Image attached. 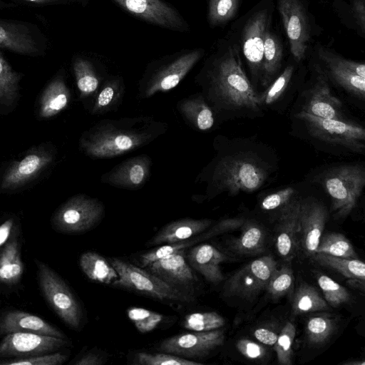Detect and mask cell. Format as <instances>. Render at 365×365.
<instances>
[{
    "label": "cell",
    "instance_id": "obj_1",
    "mask_svg": "<svg viewBox=\"0 0 365 365\" xmlns=\"http://www.w3.org/2000/svg\"><path fill=\"white\" fill-rule=\"evenodd\" d=\"M209 95L217 108L231 115L257 114L258 95L246 76L237 48L230 46L217 56L207 71Z\"/></svg>",
    "mask_w": 365,
    "mask_h": 365
},
{
    "label": "cell",
    "instance_id": "obj_2",
    "mask_svg": "<svg viewBox=\"0 0 365 365\" xmlns=\"http://www.w3.org/2000/svg\"><path fill=\"white\" fill-rule=\"evenodd\" d=\"M163 128L145 118L103 120L82 135L80 146L92 158H113L149 143Z\"/></svg>",
    "mask_w": 365,
    "mask_h": 365
},
{
    "label": "cell",
    "instance_id": "obj_3",
    "mask_svg": "<svg viewBox=\"0 0 365 365\" xmlns=\"http://www.w3.org/2000/svg\"><path fill=\"white\" fill-rule=\"evenodd\" d=\"M269 176L268 165L252 154H236L222 159L216 167L213 181L221 191L235 195L260 188Z\"/></svg>",
    "mask_w": 365,
    "mask_h": 365
},
{
    "label": "cell",
    "instance_id": "obj_4",
    "mask_svg": "<svg viewBox=\"0 0 365 365\" xmlns=\"http://www.w3.org/2000/svg\"><path fill=\"white\" fill-rule=\"evenodd\" d=\"M110 264L118 274V279L111 285L137 292L161 301L191 303L195 300L192 294L181 291L166 283L148 270L113 257Z\"/></svg>",
    "mask_w": 365,
    "mask_h": 365
},
{
    "label": "cell",
    "instance_id": "obj_5",
    "mask_svg": "<svg viewBox=\"0 0 365 365\" xmlns=\"http://www.w3.org/2000/svg\"><path fill=\"white\" fill-rule=\"evenodd\" d=\"M322 184L331 200L334 217L348 216L354 209L365 185V170L359 165L334 168L324 175Z\"/></svg>",
    "mask_w": 365,
    "mask_h": 365
},
{
    "label": "cell",
    "instance_id": "obj_6",
    "mask_svg": "<svg viewBox=\"0 0 365 365\" xmlns=\"http://www.w3.org/2000/svg\"><path fill=\"white\" fill-rule=\"evenodd\" d=\"M37 268V280L45 299L69 327H80L83 317L81 304L73 292L61 277L43 262L34 259Z\"/></svg>",
    "mask_w": 365,
    "mask_h": 365
},
{
    "label": "cell",
    "instance_id": "obj_7",
    "mask_svg": "<svg viewBox=\"0 0 365 365\" xmlns=\"http://www.w3.org/2000/svg\"><path fill=\"white\" fill-rule=\"evenodd\" d=\"M103 214L104 206L101 201L86 195H76L53 212L51 223L58 232L78 234L96 226Z\"/></svg>",
    "mask_w": 365,
    "mask_h": 365
},
{
    "label": "cell",
    "instance_id": "obj_8",
    "mask_svg": "<svg viewBox=\"0 0 365 365\" xmlns=\"http://www.w3.org/2000/svg\"><path fill=\"white\" fill-rule=\"evenodd\" d=\"M296 117L304 122L310 135L315 138L343 146L354 153H364L365 130L360 125L349 120L322 118L302 110Z\"/></svg>",
    "mask_w": 365,
    "mask_h": 365
},
{
    "label": "cell",
    "instance_id": "obj_9",
    "mask_svg": "<svg viewBox=\"0 0 365 365\" xmlns=\"http://www.w3.org/2000/svg\"><path fill=\"white\" fill-rule=\"evenodd\" d=\"M277 266V262L271 255L250 262L227 280L225 284V294L247 300L255 299L266 289Z\"/></svg>",
    "mask_w": 365,
    "mask_h": 365
},
{
    "label": "cell",
    "instance_id": "obj_10",
    "mask_svg": "<svg viewBox=\"0 0 365 365\" xmlns=\"http://www.w3.org/2000/svg\"><path fill=\"white\" fill-rule=\"evenodd\" d=\"M53 160V152L45 145L32 148L7 167L1 178L0 192H13L22 188L38 177Z\"/></svg>",
    "mask_w": 365,
    "mask_h": 365
},
{
    "label": "cell",
    "instance_id": "obj_11",
    "mask_svg": "<svg viewBox=\"0 0 365 365\" xmlns=\"http://www.w3.org/2000/svg\"><path fill=\"white\" fill-rule=\"evenodd\" d=\"M123 10L148 24L178 32L189 29L178 11L164 0H112Z\"/></svg>",
    "mask_w": 365,
    "mask_h": 365
},
{
    "label": "cell",
    "instance_id": "obj_12",
    "mask_svg": "<svg viewBox=\"0 0 365 365\" xmlns=\"http://www.w3.org/2000/svg\"><path fill=\"white\" fill-rule=\"evenodd\" d=\"M68 339L27 332L6 334L0 341V358L26 357L57 351L69 346Z\"/></svg>",
    "mask_w": 365,
    "mask_h": 365
},
{
    "label": "cell",
    "instance_id": "obj_13",
    "mask_svg": "<svg viewBox=\"0 0 365 365\" xmlns=\"http://www.w3.org/2000/svg\"><path fill=\"white\" fill-rule=\"evenodd\" d=\"M203 53L202 49L195 48L170 56L168 61L152 75L146 88L145 96L175 88L199 61Z\"/></svg>",
    "mask_w": 365,
    "mask_h": 365
},
{
    "label": "cell",
    "instance_id": "obj_14",
    "mask_svg": "<svg viewBox=\"0 0 365 365\" xmlns=\"http://www.w3.org/2000/svg\"><path fill=\"white\" fill-rule=\"evenodd\" d=\"M224 340L225 331L220 329L195 331L167 338L160 344L159 349L183 358L202 357L222 345Z\"/></svg>",
    "mask_w": 365,
    "mask_h": 365
},
{
    "label": "cell",
    "instance_id": "obj_15",
    "mask_svg": "<svg viewBox=\"0 0 365 365\" xmlns=\"http://www.w3.org/2000/svg\"><path fill=\"white\" fill-rule=\"evenodd\" d=\"M318 54L327 68L331 78L347 93L364 100L365 65L346 59L326 48H320Z\"/></svg>",
    "mask_w": 365,
    "mask_h": 365
},
{
    "label": "cell",
    "instance_id": "obj_16",
    "mask_svg": "<svg viewBox=\"0 0 365 365\" xmlns=\"http://www.w3.org/2000/svg\"><path fill=\"white\" fill-rule=\"evenodd\" d=\"M277 4L291 53L300 61L305 56L310 37L305 10L299 0H278Z\"/></svg>",
    "mask_w": 365,
    "mask_h": 365
},
{
    "label": "cell",
    "instance_id": "obj_17",
    "mask_svg": "<svg viewBox=\"0 0 365 365\" xmlns=\"http://www.w3.org/2000/svg\"><path fill=\"white\" fill-rule=\"evenodd\" d=\"M324 205L314 199L301 200L297 232V249L306 256L315 253L327 222Z\"/></svg>",
    "mask_w": 365,
    "mask_h": 365
},
{
    "label": "cell",
    "instance_id": "obj_18",
    "mask_svg": "<svg viewBox=\"0 0 365 365\" xmlns=\"http://www.w3.org/2000/svg\"><path fill=\"white\" fill-rule=\"evenodd\" d=\"M268 27V11L262 10L249 19L242 31V52L257 83L261 80L264 34Z\"/></svg>",
    "mask_w": 365,
    "mask_h": 365
},
{
    "label": "cell",
    "instance_id": "obj_19",
    "mask_svg": "<svg viewBox=\"0 0 365 365\" xmlns=\"http://www.w3.org/2000/svg\"><path fill=\"white\" fill-rule=\"evenodd\" d=\"M146 268L148 272L173 287L192 294L193 285L197 278L186 259L185 250L155 261Z\"/></svg>",
    "mask_w": 365,
    "mask_h": 365
},
{
    "label": "cell",
    "instance_id": "obj_20",
    "mask_svg": "<svg viewBox=\"0 0 365 365\" xmlns=\"http://www.w3.org/2000/svg\"><path fill=\"white\" fill-rule=\"evenodd\" d=\"M302 111L322 118L348 120L342 103L331 93L327 76L323 73L307 91Z\"/></svg>",
    "mask_w": 365,
    "mask_h": 365
},
{
    "label": "cell",
    "instance_id": "obj_21",
    "mask_svg": "<svg viewBox=\"0 0 365 365\" xmlns=\"http://www.w3.org/2000/svg\"><path fill=\"white\" fill-rule=\"evenodd\" d=\"M151 160L146 155L127 159L101 177V180L114 187L136 189L143 186L150 173Z\"/></svg>",
    "mask_w": 365,
    "mask_h": 365
},
{
    "label": "cell",
    "instance_id": "obj_22",
    "mask_svg": "<svg viewBox=\"0 0 365 365\" xmlns=\"http://www.w3.org/2000/svg\"><path fill=\"white\" fill-rule=\"evenodd\" d=\"M13 332H27L68 339L58 328L34 314L9 309L0 314V336Z\"/></svg>",
    "mask_w": 365,
    "mask_h": 365
},
{
    "label": "cell",
    "instance_id": "obj_23",
    "mask_svg": "<svg viewBox=\"0 0 365 365\" xmlns=\"http://www.w3.org/2000/svg\"><path fill=\"white\" fill-rule=\"evenodd\" d=\"M301 200L294 197L280 209L277 224L276 247L279 255L290 259L297 249V232Z\"/></svg>",
    "mask_w": 365,
    "mask_h": 365
},
{
    "label": "cell",
    "instance_id": "obj_24",
    "mask_svg": "<svg viewBox=\"0 0 365 365\" xmlns=\"http://www.w3.org/2000/svg\"><path fill=\"white\" fill-rule=\"evenodd\" d=\"M186 259L194 269L208 282L217 284L224 279L220 264L227 260V257L214 246L201 244L192 247Z\"/></svg>",
    "mask_w": 365,
    "mask_h": 365
},
{
    "label": "cell",
    "instance_id": "obj_25",
    "mask_svg": "<svg viewBox=\"0 0 365 365\" xmlns=\"http://www.w3.org/2000/svg\"><path fill=\"white\" fill-rule=\"evenodd\" d=\"M212 223V220L208 219L185 218L173 221L156 232L147 245L158 246L187 240L205 232Z\"/></svg>",
    "mask_w": 365,
    "mask_h": 365
},
{
    "label": "cell",
    "instance_id": "obj_26",
    "mask_svg": "<svg viewBox=\"0 0 365 365\" xmlns=\"http://www.w3.org/2000/svg\"><path fill=\"white\" fill-rule=\"evenodd\" d=\"M0 48L21 55L41 53L36 39L27 27L5 20H0Z\"/></svg>",
    "mask_w": 365,
    "mask_h": 365
},
{
    "label": "cell",
    "instance_id": "obj_27",
    "mask_svg": "<svg viewBox=\"0 0 365 365\" xmlns=\"http://www.w3.org/2000/svg\"><path fill=\"white\" fill-rule=\"evenodd\" d=\"M20 233L0 247V285L12 287L19 284L24 272Z\"/></svg>",
    "mask_w": 365,
    "mask_h": 365
},
{
    "label": "cell",
    "instance_id": "obj_28",
    "mask_svg": "<svg viewBox=\"0 0 365 365\" xmlns=\"http://www.w3.org/2000/svg\"><path fill=\"white\" fill-rule=\"evenodd\" d=\"M71 93L64 78L57 76L45 87L38 102V116L51 118L63 110L68 105Z\"/></svg>",
    "mask_w": 365,
    "mask_h": 365
},
{
    "label": "cell",
    "instance_id": "obj_29",
    "mask_svg": "<svg viewBox=\"0 0 365 365\" xmlns=\"http://www.w3.org/2000/svg\"><path fill=\"white\" fill-rule=\"evenodd\" d=\"M242 227L241 235L230 242V249L240 255H252L264 252L266 237L264 229L251 221L244 222Z\"/></svg>",
    "mask_w": 365,
    "mask_h": 365
},
{
    "label": "cell",
    "instance_id": "obj_30",
    "mask_svg": "<svg viewBox=\"0 0 365 365\" xmlns=\"http://www.w3.org/2000/svg\"><path fill=\"white\" fill-rule=\"evenodd\" d=\"M282 47L278 37L269 28L264 34L261 84L268 86L277 74L282 63Z\"/></svg>",
    "mask_w": 365,
    "mask_h": 365
},
{
    "label": "cell",
    "instance_id": "obj_31",
    "mask_svg": "<svg viewBox=\"0 0 365 365\" xmlns=\"http://www.w3.org/2000/svg\"><path fill=\"white\" fill-rule=\"evenodd\" d=\"M83 272L91 280L111 284L118 279V274L113 266L104 257L96 252H83L79 259Z\"/></svg>",
    "mask_w": 365,
    "mask_h": 365
},
{
    "label": "cell",
    "instance_id": "obj_32",
    "mask_svg": "<svg viewBox=\"0 0 365 365\" xmlns=\"http://www.w3.org/2000/svg\"><path fill=\"white\" fill-rule=\"evenodd\" d=\"M310 257L317 264L336 270L347 279L364 282L365 265L357 258H344L324 253H314Z\"/></svg>",
    "mask_w": 365,
    "mask_h": 365
},
{
    "label": "cell",
    "instance_id": "obj_33",
    "mask_svg": "<svg viewBox=\"0 0 365 365\" xmlns=\"http://www.w3.org/2000/svg\"><path fill=\"white\" fill-rule=\"evenodd\" d=\"M21 78L0 53V107H10L17 101Z\"/></svg>",
    "mask_w": 365,
    "mask_h": 365
},
{
    "label": "cell",
    "instance_id": "obj_34",
    "mask_svg": "<svg viewBox=\"0 0 365 365\" xmlns=\"http://www.w3.org/2000/svg\"><path fill=\"white\" fill-rule=\"evenodd\" d=\"M327 309V302L314 287L307 283H302L297 288L292 301V310L294 314Z\"/></svg>",
    "mask_w": 365,
    "mask_h": 365
},
{
    "label": "cell",
    "instance_id": "obj_35",
    "mask_svg": "<svg viewBox=\"0 0 365 365\" xmlns=\"http://www.w3.org/2000/svg\"><path fill=\"white\" fill-rule=\"evenodd\" d=\"M181 110L200 130H207L214 124L212 110L200 96L184 101L181 103Z\"/></svg>",
    "mask_w": 365,
    "mask_h": 365
},
{
    "label": "cell",
    "instance_id": "obj_36",
    "mask_svg": "<svg viewBox=\"0 0 365 365\" xmlns=\"http://www.w3.org/2000/svg\"><path fill=\"white\" fill-rule=\"evenodd\" d=\"M336 326V319L329 314L310 317L305 328L307 341L314 346L324 344L334 332Z\"/></svg>",
    "mask_w": 365,
    "mask_h": 365
},
{
    "label": "cell",
    "instance_id": "obj_37",
    "mask_svg": "<svg viewBox=\"0 0 365 365\" xmlns=\"http://www.w3.org/2000/svg\"><path fill=\"white\" fill-rule=\"evenodd\" d=\"M76 86L81 98L94 93L98 88L99 79L93 64L83 58H76L73 63Z\"/></svg>",
    "mask_w": 365,
    "mask_h": 365
},
{
    "label": "cell",
    "instance_id": "obj_38",
    "mask_svg": "<svg viewBox=\"0 0 365 365\" xmlns=\"http://www.w3.org/2000/svg\"><path fill=\"white\" fill-rule=\"evenodd\" d=\"M315 253H324L344 258H357L349 240L342 234L336 232L322 235Z\"/></svg>",
    "mask_w": 365,
    "mask_h": 365
},
{
    "label": "cell",
    "instance_id": "obj_39",
    "mask_svg": "<svg viewBox=\"0 0 365 365\" xmlns=\"http://www.w3.org/2000/svg\"><path fill=\"white\" fill-rule=\"evenodd\" d=\"M225 324V319L215 312H195L187 315L182 326L194 331H208L220 329Z\"/></svg>",
    "mask_w": 365,
    "mask_h": 365
},
{
    "label": "cell",
    "instance_id": "obj_40",
    "mask_svg": "<svg viewBox=\"0 0 365 365\" xmlns=\"http://www.w3.org/2000/svg\"><path fill=\"white\" fill-rule=\"evenodd\" d=\"M240 0H209L207 19L212 26L222 25L232 19L239 7Z\"/></svg>",
    "mask_w": 365,
    "mask_h": 365
},
{
    "label": "cell",
    "instance_id": "obj_41",
    "mask_svg": "<svg viewBox=\"0 0 365 365\" xmlns=\"http://www.w3.org/2000/svg\"><path fill=\"white\" fill-rule=\"evenodd\" d=\"M294 281L292 269L289 266H283L275 269L265 290L272 299H277L291 292Z\"/></svg>",
    "mask_w": 365,
    "mask_h": 365
},
{
    "label": "cell",
    "instance_id": "obj_42",
    "mask_svg": "<svg viewBox=\"0 0 365 365\" xmlns=\"http://www.w3.org/2000/svg\"><path fill=\"white\" fill-rule=\"evenodd\" d=\"M296 334L294 325L287 322L280 329L274 349L277 354L278 363L281 365L292 364V344Z\"/></svg>",
    "mask_w": 365,
    "mask_h": 365
},
{
    "label": "cell",
    "instance_id": "obj_43",
    "mask_svg": "<svg viewBox=\"0 0 365 365\" xmlns=\"http://www.w3.org/2000/svg\"><path fill=\"white\" fill-rule=\"evenodd\" d=\"M196 242L197 241L195 237H192L185 241L166 244L145 252L140 255V267L145 268L151 263L177 254L194 245Z\"/></svg>",
    "mask_w": 365,
    "mask_h": 365
},
{
    "label": "cell",
    "instance_id": "obj_44",
    "mask_svg": "<svg viewBox=\"0 0 365 365\" xmlns=\"http://www.w3.org/2000/svg\"><path fill=\"white\" fill-rule=\"evenodd\" d=\"M317 282L326 302L331 307H337L349 302L351 296L348 290L331 278L321 274L317 277Z\"/></svg>",
    "mask_w": 365,
    "mask_h": 365
},
{
    "label": "cell",
    "instance_id": "obj_45",
    "mask_svg": "<svg viewBox=\"0 0 365 365\" xmlns=\"http://www.w3.org/2000/svg\"><path fill=\"white\" fill-rule=\"evenodd\" d=\"M294 68L288 66L262 93H259L258 98L261 107L274 103L285 91L292 76Z\"/></svg>",
    "mask_w": 365,
    "mask_h": 365
},
{
    "label": "cell",
    "instance_id": "obj_46",
    "mask_svg": "<svg viewBox=\"0 0 365 365\" xmlns=\"http://www.w3.org/2000/svg\"><path fill=\"white\" fill-rule=\"evenodd\" d=\"M127 313L138 331L143 334L155 329L163 319L160 313L141 307H131Z\"/></svg>",
    "mask_w": 365,
    "mask_h": 365
},
{
    "label": "cell",
    "instance_id": "obj_47",
    "mask_svg": "<svg viewBox=\"0 0 365 365\" xmlns=\"http://www.w3.org/2000/svg\"><path fill=\"white\" fill-rule=\"evenodd\" d=\"M68 359L64 353L55 351L40 355L2 359L0 365H61Z\"/></svg>",
    "mask_w": 365,
    "mask_h": 365
},
{
    "label": "cell",
    "instance_id": "obj_48",
    "mask_svg": "<svg viewBox=\"0 0 365 365\" xmlns=\"http://www.w3.org/2000/svg\"><path fill=\"white\" fill-rule=\"evenodd\" d=\"M135 364L140 365H202V363L190 361L168 353L150 354L140 352L136 354Z\"/></svg>",
    "mask_w": 365,
    "mask_h": 365
},
{
    "label": "cell",
    "instance_id": "obj_49",
    "mask_svg": "<svg viewBox=\"0 0 365 365\" xmlns=\"http://www.w3.org/2000/svg\"><path fill=\"white\" fill-rule=\"evenodd\" d=\"M119 88V83L117 80L110 81L105 84L96 98L92 110L93 113H102L110 107L117 100Z\"/></svg>",
    "mask_w": 365,
    "mask_h": 365
},
{
    "label": "cell",
    "instance_id": "obj_50",
    "mask_svg": "<svg viewBox=\"0 0 365 365\" xmlns=\"http://www.w3.org/2000/svg\"><path fill=\"white\" fill-rule=\"evenodd\" d=\"M295 190L287 187L267 195L261 202V208L264 210H273L282 208L295 197Z\"/></svg>",
    "mask_w": 365,
    "mask_h": 365
},
{
    "label": "cell",
    "instance_id": "obj_51",
    "mask_svg": "<svg viewBox=\"0 0 365 365\" xmlns=\"http://www.w3.org/2000/svg\"><path fill=\"white\" fill-rule=\"evenodd\" d=\"M236 346L239 352L249 359H261L267 354L264 346L247 339H239Z\"/></svg>",
    "mask_w": 365,
    "mask_h": 365
},
{
    "label": "cell",
    "instance_id": "obj_52",
    "mask_svg": "<svg viewBox=\"0 0 365 365\" xmlns=\"http://www.w3.org/2000/svg\"><path fill=\"white\" fill-rule=\"evenodd\" d=\"M244 222L245 220L240 218L224 220L216 224L208 231L205 232H203L201 233L200 236L195 237L197 242L209 239L217 235L237 229V227H241L243 225Z\"/></svg>",
    "mask_w": 365,
    "mask_h": 365
},
{
    "label": "cell",
    "instance_id": "obj_53",
    "mask_svg": "<svg viewBox=\"0 0 365 365\" xmlns=\"http://www.w3.org/2000/svg\"><path fill=\"white\" fill-rule=\"evenodd\" d=\"M19 233L20 229L16 217L6 218L0 224V247Z\"/></svg>",
    "mask_w": 365,
    "mask_h": 365
},
{
    "label": "cell",
    "instance_id": "obj_54",
    "mask_svg": "<svg viewBox=\"0 0 365 365\" xmlns=\"http://www.w3.org/2000/svg\"><path fill=\"white\" fill-rule=\"evenodd\" d=\"M279 331L272 326L258 327L254 331L255 337L262 344L274 346L277 341Z\"/></svg>",
    "mask_w": 365,
    "mask_h": 365
},
{
    "label": "cell",
    "instance_id": "obj_55",
    "mask_svg": "<svg viewBox=\"0 0 365 365\" xmlns=\"http://www.w3.org/2000/svg\"><path fill=\"white\" fill-rule=\"evenodd\" d=\"M352 11L358 26L364 34L365 30V0H352Z\"/></svg>",
    "mask_w": 365,
    "mask_h": 365
},
{
    "label": "cell",
    "instance_id": "obj_56",
    "mask_svg": "<svg viewBox=\"0 0 365 365\" xmlns=\"http://www.w3.org/2000/svg\"><path fill=\"white\" fill-rule=\"evenodd\" d=\"M105 363L104 359L99 354L95 352H88L82 355L76 361L75 365H101Z\"/></svg>",
    "mask_w": 365,
    "mask_h": 365
},
{
    "label": "cell",
    "instance_id": "obj_57",
    "mask_svg": "<svg viewBox=\"0 0 365 365\" xmlns=\"http://www.w3.org/2000/svg\"><path fill=\"white\" fill-rule=\"evenodd\" d=\"M26 1H29L34 4H52L57 1H59L60 0H24Z\"/></svg>",
    "mask_w": 365,
    "mask_h": 365
},
{
    "label": "cell",
    "instance_id": "obj_58",
    "mask_svg": "<svg viewBox=\"0 0 365 365\" xmlns=\"http://www.w3.org/2000/svg\"><path fill=\"white\" fill-rule=\"evenodd\" d=\"M344 365H364V361H351L343 363Z\"/></svg>",
    "mask_w": 365,
    "mask_h": 365
}]
</instances>
